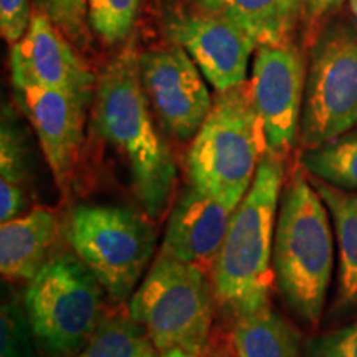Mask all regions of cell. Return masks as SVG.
<instances>
[{"instance_id":"cell-1","label":"cell","mask_w":357,"mask_h":357,"mask_svg":"<svg viewBox=\"0 0 357 357\" xmlns=\"http://www.w3.org/2000/svg\"><path fill=\"white\" fill-rule=\"evenodd\" d=\"M137 56L129 48L98 75L93 124L128 164L134 197L146 215L160 218L176 192L177 166L154 124Z\"/></svg>"},{"instance_id":"cell-2","label":"cell","mask_w":357,"mask_h":357,"mask_svg":"<svg viewBox=\"0 0 357 357\" xmlns=\"http://www.w3.org/2000/svg\"><path fill=\"white\" fill-rule=\"evenodd\" d=\"M283 181V158L266 151L252 187L236 205L212 265L217 306L231 321L270 305V288L275 281V229Z\"/></svg>"},{"instance_id":"cell-3","label":"cell","mask_w":357,"mask_h":357,"mask_svg":"<svg viewBox=\"0 0 357 357\" xmlns=\"http://www.w3.org/2000/svg\"><path fill=\"white\" fill-rule=\"evenodd\" d=\"M329 211L301 171L281 192L273 242V273L278 291L294 314L316 326L324 310L333 273Z\"/></svg>"},{"instance_id":"cell-4","label":"cell","mask_w":357,"mask_h":357,"mask_svg":"<svg viewBox=\"0 0 357 357\" xmlns=\"http://www.w3.org/2000/svg\"><path fill=\"white\" fill-rule=\"evenodd\" d=\"M217 93L211 113L192 139L187 176L197 189L236 208L266 153L265 134L248 82Z\"/></svg>"},{"instance_id":"cell-5","label":"cell","mask_w":357,"mask_h":357,"mask_svg":"<svg viewBox=\"0 0 357 357\" xmlns=\"http://www.w3.org/2000/svg\"><path fill=\"white\" fill-rule=\"evenodd\" d=\"M212 280L194 263L160 255L128 303L158 351L182 349L202 357L215 311Z\"/></svg>"},{"instance_id":"cell-6","label":"cell","mask_w":357,"mask_h":357,"mask_svg":"<svg viewBox=\"0 0 357 357\" xmlns=\"http://www.w3.org/2000/svg\"><path fill=\"white\" fill-rule=\"evenodd\" d=\"M61 234L111 301L131 300L155 247L147 215L123 205L79 204L66 213Z\"/></svg>"},{"instance_id":"cell-7","label":"cell","mask_w":357,"mask_h":357,"mask_svg":"<svg viewBox=\"0 0 357 357\" xmlns=\"http://www.w3.org/2000/svg\"><path fill=\"white\" fill-rule=\"evenodd\" d=\"M105 289L75 252H55L26 284L25 312L47 357H75L102 316Z\"/></svg>"},{"instance_id":"cell-8","label":"cell","mask_w":357,"mask_h":357,"mask_svg":"<svg viewBox=\"0 0 357 357\" xmlns=\"http://www.w3.org/2000/svg\"><path fill=\"white\" fill-rule=\"evenodd\" d=\"M357 124V32L334 25L311 52L300 136L307 149L349 132Z\"/></svg>"},{"instance_id":"cell-9","label":"cell","mask_w":357,"mask_h":357,"mask_svg":"<svg viewBox=\"0 0 357 357\" xmlns=\"http://www.w3.org/2000/svg\"><path fill=\"white\" fill-rule=\"evenodd\" d=\"M306 75L305 56L293 43H261L257 47L248 88L268 153L283 158L296 142Z\"/></svg>"},{"instance_id":"cell-10","label":"cell","mask_w":357,"mask_h":357,"mask_svg":"<svg viewBox=\"0 0 357 357\" xmlns=\"http://www.w3.org/2000/svg\"><path fill=\"white\" fill-rule=\"evenodd\" d=\"M137 60L142 86L160 126L178 142L194 139L213 106L202 71L176 43L142 52Z\"/></svg>"},{"instance_id":"cell-11","label":"cell","mask_w":357,"mask_h":357,"mask_svg":"<svg viewBox=\"0 0 357 357\" xmlns=\"http://www.w3.org/2000/svg\"><path fill=\"white\" fill-rule=\"evenodd\" d=\"M164 30L172 43L189 53L217 91L247 82L250 58L258 43L229 17L202 8L171 17Z\"/></svg>"},{"instance_id":"cell-12","label":"cell","mask_w":357,"mask_h":357,"mask_svg":"<svg viewBox=\"0 0 357 357\" xmlns=\"http://www.w3.org/2000/svg\"><path fill=\"white\" fill-rule=\"evenodd\" d=\"M13 91L20 111L32 124L56 187L68 192L82 158L86 109L91 101L40 86H13Z\"/></svg>"},{"instance_id":"cell-13","label":"cell","mask_w":357,"mask_h":357,"mask_svg":"<svg viewBox=\"0 0 357 357\" xmlns=\"http://www.w3.org/2000/svg\"><path fill=\"white\" fill-rule=\"evenodd\" d=\"M13 86L60 89L93 101L96 79L68 37L47 15L35 10L29 29L10 48Z\"/></svg>"},{"instance_id":"cell-14","label":"cell","mask_w":357,"mask_h":357,"mask_svg":"<svg viewBox=\"0 0 357 357\" xmlns=\"http://www.w3.org/2000/svg\"><path fill=\"white\" fill-rule=\"evenodd\" d=\"M235 207L187 182L169 212L160 253L202 266L213 265Z\"/></svg>"},{"instance_id":"cell-15","label":"cell","mask_w":357,"mask_h":357,"mask_svg":"<svg viewBox=\"0 0 357 357\" xmlns=\"http://www.w3.org/2000/svg\"><path fill=\"white\" fill-rule=\"evenodd\" d=\"M60 225L48 207L30 208L0 227V271L3 280L30 281L53 253Z\"/></svg>"},{"instance_id":"cell-16","label":"cell","mask_w":357,"mask_h":357,"mask_svg":"<svg viewBox=\"0 0 357 357\" xmlns=\"http://www.w3.org/2000/svg\"><path fill=\"white\" fill-rule=\"evenodd\" d=\"M33 181V153L25 128L12 106L2 108L0 121V220L29 211Z\"/></svg>"},{"instance_id":"cell-17","label":"cell","mask_w":357,"mask_h":357,"mask_svg":"<svg viewBox=\"0 0 357 357\" xmlns=\"http://www.w3.org/2000/svg\"><path fill=\"white\" fill-rule=\"evenodd\" d=\"M331 215L339 247V305H357V194L311 178Z\"/></svg>"},{"instance_id":"cell-18","label":"cell","mask_w":357,"mask_h":357,"mask_svg":"<svg viewBox=\"0 0 357 357\" xmlns=\"http://www.w3.org/2000/svg\"><path fill=\"white\" fill-rule=\"evenodd\" d=\"M231 344L236 357H300V337L271 306L234 319Z\"/></svg>"},{"instance_id":"cell-19","label":"cell","mask_w":357,"mask_h":357,"mask_svg":"<svg viewBox=\"0 0 357 357\" xmlns=\"http://www.w3.org/2000/svg\"><path fill=\"white\" fill-rule=\"evenodd\" d=\"M215 12L229 17L258 45L288 42L301 15V0H217Z\"/></svg>"},{"instance_id":"cell-20","label":"cell","mask_w":357,"mask_h":357,"mask_svg":"<svg viewBox=\"0 0 357 357\" xmlns=\"http://www.w3.org/2000/svg\"><path fill=\"white\" fill-rule=\"evenodd\" d=\"M155 347L146 329L126 314H108L75 357H149Z\"/></svg>"},{"instance_id":"cell-21","label":"cell","mask_w":357,"mask_h":357,"mask_svg":"<svg viewBox=\"0 0 357 357\" xmlns=\"http://www.w3.org/2000/svg\"><path fill=\"white\" fill-rule=\"evenodd\" d=\"M307 174L344 190H357V131L307 149L301 155Z\"/></svg>"},{"instance_id":"cell-22","label":"cell","mask_w":357,"mask_h":357,"mask_svg":"<svg viewBox=\"0 0 357 357\" xmlns=\"http://www.w3.org/2000/svg\"><path fill=\"white\" fill-rule=\"evenodd\" d=\"M142 0H86L89 30L109 47L126 42L136 25Z\"/></svg>"},{"instance_id":"cell-23","label":"cell","mask_w":357,"mask_h":357,"mask_svg":"<svg viewBox=\"0 0 357 357\" xmlns=\"http://www.w3.org/2000/svg\"><path fill=\"white\" fill-rule=\"evenodd\" d=\"M0 357H35L33 331L25 312L24 300L17 294L10 281L2 283V310H0Z\"/></svg>"},{"instance_id":"cell-24","label":"cell","mask_w":357,"mask_h":357,"mask_svg":"<svg viewBox=\"0 0 357 357\" xmlns=\"http://www.w3.org/2000/svg\"><path fill=\"white\" fill-rule=\"evenodd\" d=\"M35 10L43 13L68 37L70 42L84 47L88 42L86 0H32Z\"/></svg>"},{"instance_id":"cell-25","label":"cell","mask_w":357,"mask_h":357,"mask_svg":"<svg viewBox=\"0 0 357 357\" xmlns=\"http://www.w3.org/2000/svg\"><path fill=\"white\" fill-rule=\"evenodd\" d=\"M305 357H357V323L311 339Z\"/></svg>"},{"instance_id":"cell-26","label":"cell","mask_w":357,"mask_h":357,"mask_svg":"<svg viewBox=\"0 0 357 357\" xmlns=\"http://www.w3.org/2000/svg\"><path fill=\"white\" fill-rule=\"evenodd\" d=\"M32 19V0H0V32L7 43L24 37Z\"/></svg>"},{"instance_id":"cell-27","label":"cell","mask_w":357,"mask_h":357,"mask_svg":"<svg viewBox=\"0 0 357 357\" xmlns=\"http://www.w3.org/2000/svg\"><path fill=\"white\" fill-rule=\"evenodd\" d=\"M342 2L344 0H301V15L307 22H316L341 6Z\"/></svg>"},{"instance_id":"cell-28","label":"cell","mask_w":357,"mask_h":357,"mask_svg":"<svg viewBox=\"0 0 357 357\" xmlns=\"http://www.w3.org/2000/svg\"><path fill=\"white\" fill-rule=\"evenodd\" d=\"M149 357H195L190 352H185L182 349H166V351H158L155 349Z\"/></svg>"},{"instance_id":"cell-29","label":"cell","mask_w":357,"mask_h":357,"mask_svg":"<svg viewBox=\"0 0 357 357\" xmlns=\"http://www.w3.org/2000/svg\"><path fill=\"white\" fill-rule=\"evenodd\" d=\"M194 3H197L200 8H204V10H211V12H215V7H217V0H192Z\"/></svg>"},{"instance_id":"cell-30","label":"cell","mask_w":357,"mask_h":357,"mask_svg":"<svg viewBox=\"0 0 357 357\" xmlns=\"http://www.w3.org/2000/svg\"><path fill=\"white\" fill-rule=\"evenodd\" d=\"M351 8H352V13H354V17L357 20V0H351Z\"/></svg>"}]
</instances>
